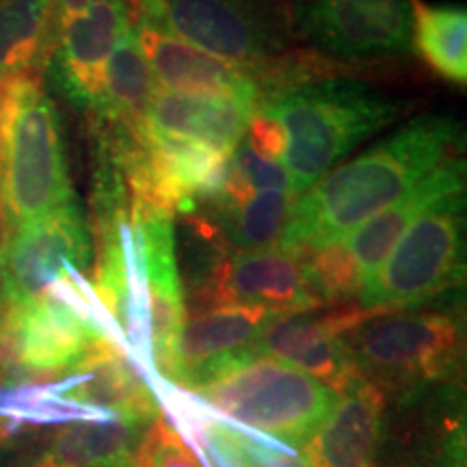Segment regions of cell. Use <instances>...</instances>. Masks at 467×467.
I'll use <instances>...</instances> for the list:
<instances>
[{"label":"cell","instance_id":"obj_12","mask_svg":"<svg viewBox=\"0 0 467 467\" xmlns=\"http://www.w3.org/2000/svg\"><path fill=\"white\" fill-rule=\"evenodd\" d=\"M130 255L148 309L150 358L154 381H169L173 350L180 329L186 323L184 288L175 258L173 214L143 210L132 213Z\"/></svg>","mask_w":467,"mask_h":467},{"label":"cell","instance_id":"obj_29","mask_svg":"<svg viewBox=\"0 0 467 467\" xmlns=\"http://www.w3.org/2000/svg\"><path fill=\"white\" fill-rule=\"evenodd\" d=\"M243 139L262 159L282 162L285 151V132L282 124L266 109L258 107L254 110Z\"/></svg>","mask_w":467,"mask_h":467},{"label":"cell","instance_id":"obj_19","mask_svg":"<svg viewBox=\"0 0 467 467\" xmlns=\"http://www.w3.org/2000/svg\"><path fill=\"white\" fill-rule=\"evenodd\" d=\"M137 39L156 87L191 96H244L260 102L251 72L232 66L151 26H137Z\"/></svg>","mask_w":467,"mask_h":467},{"label":"cell","instance_id":"obj_13","mask_svg":"<svg viewBox=\"0 0 467 467\" xmlns=\"http://www.w3.org/2000/svg\"><path fill=\"white\" fill-rule=\"evenodd\" d=\"M277 318L282 317L258 306L213 307L189 318L175 342L167 383L192 392L244 361L262 358L255 342Z\"/></svg>","mask_w":467,"mask_h":467},{"label":"cell","instance_id":"obj_21","mask_svg":"<svg viewBox=\"0 0 467 467\" xmlns=\"http://www.w3.org/2000/svg\"><path fill=\"white\" fill-rule=\"evenodd\" d=\"M150 424L119 416L67 422L31 467H110L132 457Z\"/></svg>","mask_w":467,"mask_h":467},{"label":"cell","instance_id":"obj_9","mask_svg":"<svg viewBox=\"0 0 467 467\" xmlns=\"http://www.w3.org/2000/svg\"><path fill=\"white\" fill-rule=\"evenodd\" d=\"M91 254V227L76 200L11 232L0 254V306L37 299L85 277Z\"/></svg>","mask_w":467,"mask_h":467},{"label":"cell","instance_id":"obj_24","mask_svg":"<svg viewBox=\"0 0 467 467\" xmlns=\"http://www.w3.org/2000/svg\"><path fill=\"white\" fill-rule=\"evenodd\" d=\"M156 89L159 87L139 46L137 31L128 33L104 66L102 98L91 117L124 126H141Z\"/></svg>","mask_w":467,"mask_h":467},{"label":"cell","instance_id":"obj_10","mask_svg":"<svg viewBox=\"0 0 467 467\" xmlns=\"http://www.w3.org/2000/svg\"><path fill=\"white\" fill-rule=\"evenodd\" d=\"M141 0H89L74 14L55 16L48 61L58 91L85 113H96L102 98L104 66L110 52L137 31Z\"/></svg>","mask_w":467,"mask_h":467},{"label":"cell","instance_id":"obj_17","mask_svg":"<svg viewBox=\"0 0 467 467\" xmlns=\"http://www.w3.org/2000/svg\"><path fill=\"white\" fill-rule=\"evenodd\" d=\"M388 396L359 377L331 409L329 418L301 448L312 467H372L388 422Z\"/></svg>","mask_w":467,"mask_h":467},{"label":"cell","instance_id":"obj_8","mask_svg":"<svg viewBox=\"0 0 467 467\" xmlns=\"http://www.w3.org/2000/svg\"><path fill=\"white\" fill-rule=\"evenodd\" d=\"M107 337L115 340L107 320L50 292L0 306V383L25 385L69 372Z\"/></svg>","mask_w":467,"mask_h":467},{"label":"cell","instance_id":"obj_15","mask_svg":"<svg viewBox=\"0 0 467 467\" xmlns=\"http://www.w3.org/2000/svg\"><path fill=\"white\" fill-rule=\"evenodd\" d=\"M375 314L379 312L359 307L325 317L307 312L277 318L255 342V353L284 361L340 394L361 377L342 334Z\"/></svg>","mask_w":467,"mask_h":467},{"label":"cell","instance_id":"obj_16","mask_svg":"<svg viewBox=\"0 0 467 467\" xmlns=\"http://www.w3.org/2000/svg\"><path fill=\"white\" fill-rule=\"evenodd\" d=\"M258 104L255 98L244 96H191L156 89L141 130L150 137L202 143L232 156Z\"/></svg>","mask_w":467,"mask_h":467},{"label":"cell","instance_id":"obj_23","mask_svg":"<svg viewBox=\"0 0 467 467\" xmlns=\"http://www.w3.org/2000/svg\"><path fill=\"white\" fill-rule=\"evenodd\" d=\"M52 11L55 0H0V85L46 66Z\"/></svg>","mask_w":467,"mask_h":467},{"label":"cell","instance_id":"obj_31","mask_svg":"<svg viewBox=\"0 0 467 467\" xmlns=\"http://www.w3.org/2000/svg\"><path fill=\"white\" fill-rule=\"evenodd\" d=\"M0 254H3V232H0Z\"/></svg>","mask_w":467,"mask_h":467},{"label":"cell","instance_id":"obj_25","mask_svg":"<svg viewBox=\"0 0 467 467\" xmlns=\"http://www.w3.org/2000/svg\"><path fill=\"white\" fill-rule=\"evenodd\" d=\"M411 3V44L422 61L448 83L467 80V14L452 5Z\"/></svg>","mask_w":467,"mask_h":467},{"label":"cell","instance_id":"obj_20","mask_svg":"<svg viewBox=\"0 0 467 467\" xmlns=\"http://www.w3.org/2000/svg\"><path fill=\"white\" fill-rule=\"evenodd\" d=\"M461 191H465V162L459 156H452L435 171L426 175L422 182L413 186L407 195H402L399 202L383 208L375 217L361 223L358 230L350 232L344 243L358 262L364 282L383 265V260L388 258L407 227L426 208Z\"/></svg>","mask_w":467,"mask_h":467},{"label":"cell","instance_id":"obj_26","mask_svg":"<svg viewBox=\"0 0 467 467\" xmlns=\"http://www.w3.org/2000/svg\"><path fill=\"white\" fill-rule=\"evenodd\" d=\"M301 260L306 265L307 277L317 288L323 303H336L350 299L361 292L364 275H361L358 262L350 254L347 243H325L318 247L301 251Z\"/></svg>","mask_w":467,"mask_h":467},{"label":"cell","instance_id":"obj_2","mask_svg":"<svg viewBox=\"0 0 467 467\" xmlns=\"http://www.w3.org/2000/svg\"><path fill=\"white\" fill-rule=\"evenodd\" d=\"M258 107L266 109L284 128L282 165L295 197L312 189L359 143L409 110L407 102L340 78L317 80L262 98Z\"/></svg>","mask_w":467,"mask_h":467},{"label":"cell","instance_id":"obj_18","mask_svg":"<svg viewBox=\"0 0 467 467\" xmlns=\"http://www.w3.org/2000/svg\"><path fill=\"white\" fill-rule=\"evenodd\" d=\"M165 396L169 411L182 426L180 435L189 441L203 467H312L303 452L210 416L208 409H200L202 402L182 399L175 385Z\"/></svg>","mask_w":467,"mask_h":467},{"label":"cell","instance_id":"obj_7","mask_svg":"<svg viewBox=\"0 0 467 467\" xmlns=\"http://www.w3.org/2000/svg\"><path fill=\"white\" fill-rule=\"evenodd\" d=\"M139 26H151L232 66L254 69L292 39L284 0H141Z\"/></svg>","mask_w":467,"mask_h":467},{"label":"cell","instance_id":"obj_28","mask_svg":"<svg viewBox=\"0 0 467 467\" xmlns=\"http://www.w3.org/2000/svg\"><path fill=\"white\" fill-rule=\"evenodd\" d=\"M230 167L234 175L254 191H290L288 173L282 162L262 159L244 143V139L234 150Z\"/></svg>","mask_w":467,"mask_h":467},{"label":"cell","instance_id":"obj_27","mask_svg":"<svg viewBox=\"0 0 467 467\" xmlns=\"http://www.w3.org/2000/svg\"><path fill=\"white\" fill-rule=\"evenodd\" d=\"M132 457L137 467H203L180 431L161 418L148 426Z\"/></svg>","mask_w":467,"mask_h":467},{"label":"cell","instance_id":"obj_22","mask_svg":"<svg viewBox=\"0 0 467 467\" xmlns=\"http://www.w3.org/2000/svg\"><path fill=\"white\" fill-rule=\"evenodd\" d=\"M295 200L290 191H255L243 202L213 197L195 208H208L203 219L227 251H260L277 247Z\"/></svg>","mask_w":467,"mask_h":467},{"label":"cell","instance_id":"obj_11","mask_svg":"<svg viewBox=\"0 0 467 467\" xmlns=\"http://www.w3.org/2000/svg\"><path fill=\"white\" fill-rule=\"evenodd\" d=\"M203 307L258 306L277 317H296L323 307L299 254L282 247L219 251L192 288Z\"/></svg>","mask_w":467,"mask_h":467},{"label":"cell","instance_id":"obj_6","mask_svg":"<svg viewBox=\"0 0 467 467\" xmlns=\"http://www.w3.org/2000/svg\"><path fill=\"white\" fill-rule=\"evenodd\" d=\"M465 277V191L443 197L407 227L361 285L372 312H394L457 288Z\"/></svg>","mask_w":467,"mask_h":467},{"label":"cell","instance_id":"obj_3","mask_svg":"<svg viewBox=\"0 0 467 467\" xmlns=\"http://www.w3.org/2000/svg\"><path fill=\"white\" fill-rule=\"evenodd\" d=\"M74 202L58 113L37 76L0 85V232Z\"/></svg>","mask_w":467,"mask_h":467},{"label":"cell","instance_id":"obj_14","mask_svg":"<svg viewBox=\"0 0 467 467\" xmlns=\"http://www.w3.org/2000/svg\"><path fill=\"white\" fill-rule=\"evenodd\" d=\"M301 31L342 58L402 55L411 48L409 0H307Z\"/></svg>","mask_w":467,"mask_h":467},{"label":"cell","instance_id":"obj_4","mask_svg":"<svg viewBox=\"0 0 467 467\" xmlns=\"http://www.w3.org/2000/svg\"><path fill=\"white\" fill-rule=\"evenodd\" d=\"M359 375L383 389L407 396L459 375L465 327L457 312L409 309L379 312L342 334Z\"/></svg>","mask_w":467,"mask_h":467},{"label":"cell","instance_id":"obj_1","mask_svg":"<svg viewBox=\"0 0 467 467\" xmlns=\"http://www.w3.org/2000/svg\"><path fill=\"white\" fill-rule=\"evenodd\" d=\"M461 126L448 115L416 117L347 165L331 169L292 203L277 247L292 254L344 241L350 232L392 206L452 156Z\"/></svg>","mask_w":467,"mask_h":467},{"label":"cell","instance_id":"obj_5","mask_svg":"<svg viewBox=\"0 0 467 467\" xmlns=\"http://www.w3.org/2000/svg\"><path fill=\"white\" fill-rule=\"evenodd\" d=\"M221 420L301 451L334 409L337 394L284 361L255 358L189 392Z\"/></svg>","mask_w":467,"mask_h":467},{"label":"cell","instance_id":"obj_30","mask_svg":"<svg viewBox=\"0 0 467 467\" xmlns=\"http://www.w3.org/2000/svg\"><path fill=\"white\" fill-rule=\"evenodd\" d=\"M110 467H137V463H134V457H128L124 461H119V463L110 465Z\"/></svg>","mask_w":467,"mask_h":467}]
</instances>
